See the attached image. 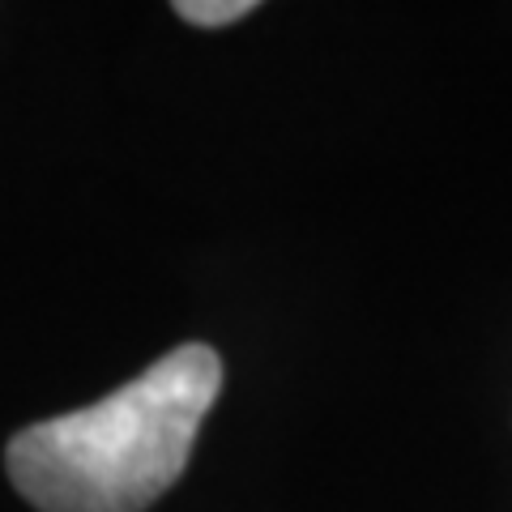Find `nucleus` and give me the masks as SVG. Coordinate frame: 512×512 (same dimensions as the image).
Segmentation results:
<instances>
[{
    "label": "nucleus",
    "mask_w": 512,
    "mask_h": 512,
    "mask_svg": "<svg viewBox=\"0 0 512 512\" xmlns=\"http://www.w3.org/2000/svg\"><path fill=\"white\" fill-rule=\"evenodd\" d=\"M256 5L252 0H180L175 13L192 26H231L239 18H248Z\"/></svg>",
    "instance_id": "obj_2"
},
{
    "label": "nucleus",
    "mask_w": 512,
    "mask_h": 512,
    "mask_svg": "<svg viewBox=\"0 0 512 512\" xmlns=\"http://www.w3.org/2000/svg\"><path fill=\"white\" fill-rule=\"evenodd\" d=\"M222 359L188 342L86 410L22 427L5 448L18 495L39 512H146L184 474Z\"/></svg>",
    "instance_id": "obj_1"
}]
</instances>
